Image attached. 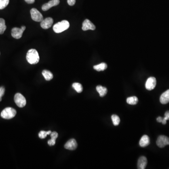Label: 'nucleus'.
<instances>
[{
	"label": "nucleus",
	"mask_w": 169,
	"mask_h": 169,
	"mask_svg": "<svg viewBox=\"0 0 169 169\" xmlns=\"http://www.w3.org/2000/svg\"><path fill=\"white\" fill-rule=\"evenodd\" d=\"M60 3V0H51L49 2L42 5V9L43 11H47L50 9L54 6H56L58 5Z\"/></svg>",
	"instance_id": "obj_11"
},
{
	"label": "nucleus",
	"mask_w": 169,
	"mask_h": 169,
	"mask_svg": "<svg viewBox=\"0 0 169 169\" xmlns=\"http://www.w3.org/2000/svg\"><path fill=\"white\" fill-rule=\"evenodd\" d=\"M163 119V118L161 117H159L157 118L156 120H157V122H159V123H162Z\"/></svg>",
	"instance_id": "obj_30"
},
{
	"label": "nucleus",
	"mask_w": 169,
	"mask_h": 169,
	"mask_svg": "<svg viewBox=\"0 0 169 169\" xmlns=\"http://www.w3.org/2000/svg\"><path fill=\"white\" fill-rule=\"evenodd\" d=\"M96 90L98 92L101 97H103L104 96H105L107 94V92H108L106 88L103 87V86H100V85L97 86Z\"/></svg>",
	"instance_id": "obj_17"
},
{
	"label": "nucleus",
	"mask_w": 169,
	"mask_h": 169,
	"mask_svg": "<svg viewBox=\"0 0 169 169\" xmlns=\"http://www.w3.org/2000/svg\"><path fill=\"white\" fill-rule=\"evenodd\" d=\"M156 79L155 77H149L146 81L145 87L148 90L150 91L154 89L156 86Z\"/></svg>",
	"instance_id": "obj_7"
},
{
	"label": "nucleus",
	"mask_w": 169,
	"mask_h": 169,
	"mask_svg": "<svg viewBox=\"0 0 169 169\" xmlns=\"http://www.w3.org/2000/svg\"><path fill=\"white\" fill-rule=\"evenodd\" d=\"M127 103L130 105H136L138 103V99L137 97L132 96L127 99Z\"/></svg>",
	"instance_id": "obj_21"
},
{
	"label": "nucleus",
	"mask_w": 169,
	"mask_h": 169,
	"mask_svg": "<svg viewBox=\"0 0 169 169\" xmlns=\"http://www.w3.org/2000/svg\"><path fill=\"white\" fill-rule=\"evenodd\" d=\"M96 26L94 25L93 23L91 22L89 20L87 19L85 20L82 24V29L84 31L91 30H95L96 29Z\"/></svg>",
	"instance_id": "obj_8"
},
{
	"label": "nucleus",
	"mask_w": 169,
	"mask_h": 169,
	"mask_svg": "<svg viewBox=\"0 0 169 169\" xmlns=\"http://www.w3.org/2000/svg\"><path fill=\"white\" fill-rule=\"evenodd\" d=\"M67 2L69 6H73L76 3V0H67Z\"/></svg>",
	"instance_id": "obj_28"
},
{
	"label": "nucleus",
	"mask_w": 169,
	"mask_h": 169,
	"mask_svg": "<svg viewBox=\"0 0 169 169\" xmlns=\"http://www.w3.org/2000/svg\"><path fill=\"white\" fill-rule=\"evenodd\" d=\"M5 93V88L3 87H0V102L2 101V97Z\"/></svg>",
	"instance_id": "obj_27"
},
{
	"label": "nucleus",
	"mask_w": 169,
	"mask_h": 169,
	"mask_svg": "<svg viewBox=\"0 0 169 169\" xmlns=\"http://www.w3.org/2000/svg\"><path fill=\"white\" fill-rule=\"evenodd\" d=\"M111 119L112 120L113 125L115 126H118L120 122V120L118 116L116 115H113L111 116Z\"/></svg>",
	"instance_id": "obj_24"
},
{
	"label": "nucleus",
	"mask_w": 169,
	"mask_h": 169,
	"mask_svg": "<svg viewBox=\"0 0 169 169\" xmlns=\"http://www.w3.org/2000/svg\"><path fill=\"white\" fill-rule=\"evenodd\" d=\"M17 111L15 109L11 107H7L2 111L1 116L6 119H10L15 117Z\"/></svg>",
	"instance_id": "obj_3"
},
{
	"label": "nucleus",
	"mask_w": 169,
	"mask_h": 169,
	"mask_svg": "<svg viewBox=\"0 0 169 169\" xmlns=\"http://www.w3.org/2000/svg\"><path fill=\"white\" fill-rule=\"evenodd\" d=\"M73 88L76 91L77 93H81L83 91L82 86L79 83H74L73 84Z\"/></svg>",
	"instance_id": "obj_22"
},
{
	"label": "nucleus",
	"mask_w": 169,
	"mask_h": 169,
	"mask_svg": "<svg viewBox=\"0 0 169 169\" xmlns=\"http://www.w3.org/2000/svg\"><path fill=\"white\" fill-rule=\"evenodd\" d=\"M51 139L48 140L47 143L50 146H54L55 144V140L58 136V134L57 132H52L51 134Z\"/></svg>",
	"instance_id": "obj_16"
},
{
	"label": "nucleus",
	"mask_w": 169,
	"mask_h": 169,
	"mask_svg": "<svg viewBox=\"0 0 169 169\" xmlns=\"http://www.w3.org/2000/svg\"><path fill=\"white\" fill-rule=\"evenodd\" d=\"M21 29H22L23 30H24H24H25V29H26V27H25V26H21Z\"/></svg>",
	"instance_id": "obj_31"
},
{
	"label": "nucleus",
	"mask_w": 169,
	"mask_h": 169,
	"mask_svg": "<svg viewBox=\"0 0 169 169\" xmlns=\"http://www.w3.org/2000/svg\"><path fill=\"white\" fill-rule=\"evenodd\" d=\"M69 23L67 20L62 21L57 23L53 26V30L56 33H61L66 30L69 28Z\"/></svg>",
	"instance_id": "obj_2"
},
{
	"label": "nucleus",
	"mask_w": 169,
	"mask_h": 169,
	"mask_svg": "<svg viewBox=\"0 0 169 169\" xmlns=\"http://www.w3.org/2000/svg\"><path fill=\"white\" fill-rule=\"evenodd\" d=\"M53 23V19L51 17H47L42 20L40 23V26L44 29H47L51 28Z\"/></svg>",
	"instance_id": "obj_10"
},
{
	"label": "nucleus",
	"mask_w": 169,
	"mask_h": 169,
	"mask_svg": "<svg viewBox=\"0 0 169 169\" xmlns=\"http://www.w3.org/2000/svg\"><path fill=\"white\" fill-rule=\"evenodd\" d=\"M168 120H169V111H167L164 114V117L162 122V124L165 125L166 124V121Z\"/></svg>",
	"instance_id": "obj_26"
},
{
	"label": "nucleus",
	"mask_w": 169,
	"mask_h": 169,
	"mask_svg": "<svg viewBox=\"0 0 169 169\" xmlns=\"http://www.w3.org/2000/svg\"><path fill=\"white\" fill-rule=\"evenodd\" d=\"M148 163L147 159L145 156H141L138 161V169H144L146 168V166Z\"/></svg>",
	"instance_id": "obj_13"
},
{
	"label": "nucleus",
	"mask_w": 169,
	"mask_h": 169,
	"mask_svg": "<svg viewBox=\"0 0 169 169\" xmlns=\"http://www.w3.org/2000/svg\"><path fill=\"white\" fill-rule=\"evenodd\" d=\"M52 132L51 131H41L39 133V137L40 139H43L45 138L47 136L51 133Z\"/></svg>",
	"instance_id": "obj_23"
},
{
	"label": "nucleus",
	"mask_w": 169,
	"mask_h": 169,
	"mask_svg": "<svg viewBox=\"0 0 169 169\" xmlns=\"http://www.w3.org/2000/svg\"><path fill=\"white\" fill-rule=\"evenodd\" d=\"M31 17L33 21L36 22H41L43 20V17L40 12L36 9L32 8L30 10Z\"/></svg>",
	"instance_id": "obj_5"
},
{
	"label": "nucleus",
	"mask_w": 169,
	"mask_h": 169,
	"mask_svg": "<svg viewBox=\"0 0 169 169\" xmlns=\"http://www.w3.org/2000/svg\"><path fill=\"white\" fill-rule=\"evenodd\" d=\"M160 103L163 104H166L169 103V89L163 93L160 98Z\"/></svg>",
	"instance_id": "obj_14"
},
{
	"label": "nucleus",
	"mask_w": 169,
	"mask_h": 169,
	"mask_svg": "<svg viewBox=\"0 0 169 169\" xmlns=\"http://www.w3.org/2000/svg\"><path fill=\"white\" fill-rule=\"evenodd\" d=\"M9 0H0V9H3L5 8L9 3Z\"/></svg>",
	"instance_id": "obj_25"
},
{
	"label": "nucleus",
	"mask_w": 169,
	"mask_h": 169,
	"mask_svg": "<svg viewBox=\"0 0 169 169\" xmlns=\"http://www.w3.org/2000/svg\"><path fill=\"white\" fill-rule=\"evenodd\" d=\"M150 143V139H149V137L147 135H143L140 141V146L143 147V148L149 145Z\"/></svg>",
	"instance_id": "obj_15"
},
{
	"label": "nucleus",
	"mask_w": 169,
	"mask_h": 169,
	"mask_svg": "<svg viewBox=\"0 0 169 169\" xmlns=\"http://www.w3.org/2000/svg\"><path fill=\"white\" fill-rule=\"evenodd\" d=\"M26 60L31 65H35L38 63L39 61V56L37 51L35 49H31L27 53Z\"/></svg>",
	"instance_id": "obj_1"
},
{
	"label": "nucleus",
	"mask_w": 169,
	"mask_h": 169,
	"mask_svg": "<svg viewBox=\"0 0 169 169\" xmlns=\"http://www.w3.org/2000/svg\"><path fill=\"white\" fill-rule=\"evenodd\" d=\"M156 144L160 148H163L166 145H169V138L164 135L159 136L156 141Z\"/></svg>",
	"instance_id": "obj_6"
},
{
	"label": "nucleus",
	"mask_w": 169,
	"mask_h": 169,
	"mask_svg": "<svg viewBox=\"0 0 169 169\" xmlns=\"http://www.w3.org/2000/svg\"><path fill=\"white\" fill-rule=\"evenodd\" d=\"M107 68V65L106 63L104 62H102L99 65L95 66H94V69L95 70H97L98 72L100 71H103L105 69Z\"/></svg>",
	"instance_id": "obj_19"
},
{
	"label": "nucleus",
	"mask_w": 169,
	"mask_h": 169,
	"mask_svg": "<svg viewBox=\"0 0 169 169\" xmlns=\"http://www.w3.org/2000/svg\"><path fill=\"white\" fill-rule=\"evenodd\" d=\"M42 74L46 81H51L53 78V75L49 70L45 69L42 71Z\"/></svg>",
	"instance_id": "obj_18"
},
{
	"label": "nucleus",
	"mask_w": 169,
	"mask_h": 169,
	"mask_svg": "<svg viewBox=\"0 0 169 169\" xmlns=\"http://www.w3.org/2000/svg\"><path fill=\"white\" fill-rule=\"evenodd\" d=\"M25 2H27L28 4H32L35 2V0H24Z\"/></svg>",
	"instance_id": "obj_29"
},
{
	"label": "nucleus",
	"mask_w": 169,
	"mask_h": 169,
	"mask_svg": "<svg viewBox=\"0 0 169 169\" xmlns=\"http://www.w3.org/2000/svg\"><path fill=\"white\" fill-rule=\"evenodd\" d=\"M14 101L19 108H23L26 105V100L25 97L20 93H17L14 96Z\"/></svg>",
	"instance_id": "obj_4"
},
{
	"label": "nucleus",
	"mask_w": 169,
	"mask_h": 169,
	"mask_svg": "<svg viewBox=\"0 0 169 169\" xmlns=\"http://www.w3.org/2000/svg\"><path fill=\"white\" fill-rule=\"evenodd\" d=\"M77 144L75 139H72L69 140L65 145L66 149L70 150H74L77 148Z\"/></svg>",
	"instance_id": "obj_12"
},
{
	"label": "nucleus",
	"mask_w": 169,
	"mask_h": 169,
	"mask_svg": "<svg viewBox=\"0 0 169 169\" xmlns=\"http://www.w3.org/2000/svg\"><path fill=\"white\" fill-rule=\"evenodd\" d=\"M7 26L5 24V20L3 18H0V34H2L6 30Z\"/></svg>",
	"instance_id": "obj_20"
},
{
	"label": "nucleus",
	"mask_w": 169,
	"mask_h": 169,
	"mask_svg": "<svg viewBox=\"0 0 169 169\" xmlns=\"http://www.w3.org/2000/svg\"><path fill=\"white\" fill-rule=\"evenodd\" d=\"M24 32V31L21 28L14 27L11 30V35L14 38L19 39L22 36Z\"/></svg>",
	"instance_id": "obj_9"
}]
</instances>
